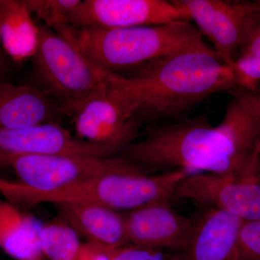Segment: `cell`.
<instances>
[{
    "mask_svg": "<svg viewBox=\"0 0 260 260\" xmlns=\"http://www.w3.org/2000/svg\"><path fill=\"white\" fill-rule=\"evenodd\" d=\"M9 60V57L5 54L0 42V82L7 81L6 77L9 74L10 70Z\"/></svg>",
    "mask_w": 260,
    "mask_h": 260,
    "instance_id": "obj_26",
    "label": "cell"
},
{
    "mask_svg": "<svg viewBox=\"0 0 260 260\" xmlns=\"http://www.w3.org/2000/svg\"><path fill=\"white\" fill-rule=\"evenodd\" d=\"M65 116V107L36 87L0 82V129L60 124Z\"/></svg>",
    "mask_w": 260,
    "mask_h": 260,
    "instance_id": "obj_14",
    "label": "cell"
},
{
    "mask_svg": "<svg viewBox=\"0 0 260 260\" xmlns=\"http://www.w3.org/2000/svg\"><path fill=\"white\" fill-rule=\"evenodd\" d=\"M119 158L112 170L76 185L47 194H37L27 189L23 206L79 203L129 212L155 202L171 203L178 199V186L191 174L184 169L149 173L127 159Z\"/></svg>",
    "mask_w": 260,
    "mask_h": 260,
    "instance_id": "obj_4",
    "label": "cell"
},
{
    "mask_svg": "<svg viewBox=\"0 0 260 260\" xmlns=\"http://www.w3.org/2000/svg\"><path fill=\"white\" fill-rule=\"evenodd\" d=\"M32 16L56 31L70 25V18L82 0H25Z\"/></svg>",
    "mask_w": 260,
    "mask_h": 260,
    "instance_id": "obj_19",
    "label": "cell"
},
{
    "mask_svg": "<svg viewBox=\"0 0 260 260\" xmlns=\"http://www.w3.org/2000/svg\"><path fill=\"white\" fill-rule=\"evenodd\" d=\"M40 244L47 260H77L83 243L74 229L58 217L43 223Z\"/></svg>",
    "mask_w": 260,
    "mask_h": 260,
    "instance_id": "obj_18",
    "label": "cell"
},
{
    "mask_svg": "<svg viewBox=\"0 0 260 260\" xmlns=\"http://www.w3.org/2000/svg\"><path fill=\"white\" fill-rule=\"evenodd\" d=\"M243 220L215 208H206L194 218L181 260H240L239 234Z\"/></svg>",
    "mask_w": 260,
    "mask_h": 260,
    "instance_id": "obj_13",
    "label": "cell"
},
{
    "mask_svg": "<svg viewBox=\"0 0 260 260\" xmlns=\"http://www.w3.org/2000/svg\"><path fill=\"white\" fill-rule=\"evenodd\" d=\"M58 35L106 73H122L160 56L206 44L189 21L123 28L69 26Z\"/></svg>",
    "mask_w": 260,
    "mask_h": 260,
    "instance_id": "obj_3",
    "label": "cell"
},
{
    "mask_svg": "<svg viewBox=\"0 0 260 260\" xmlns=\"http://www.w3.org/2000/svg\"><path fill=\"white\" fill-rule=\"evenodd\" d=\"M177 197L222 210L243 221L260 220V172L240 177L190 174L178 186Z\"/></svg>",
    "mask_w": 260,
    "mask_h": 260,
    "instance_id": "obj_8",
    "label": "cell"
},
{
    "mask_svg": "<svg viewBox=\"0 0 260 260\" xmlns=\"http://www.w3.org/2000/svg\"><path fill=\"white\" fill-rule=\"evenodd\" d=\"M177 21L189 20L172 0H84L70 23L78 28H123Z\"/></svg>",
    "mask_w": 260,
    "mask_h": 260,
    "instance_id": "obj_10",
    "label": "cell"
},
{
    "mask_svg": "<svg viewBox=\"0 0 260 260\" xmlns=\"http://www.w3.org/2000/svg\"><path fill=\"white\" fill-rule=\"evenodd\" d=\"M112 250L93 243H83L77 260H112Z\"/></svg>",
    "mask_w": 260,
    "mask_h": 260,
    "instance_id": "obj_24",
    "label": "cell"
},
{
    "mask_svg": "<svg viewBox=\"0 0 260 260\" xmlns=\"http://www.w3.org/2000/svg\"><path fill=\"white\" fill-rule=\"evenodd\" d=\"M119 156L112 158L70 155H25L8 164L20 184L31 192L47 194L90 180L112 170Z\"/></svg>",
    "mask_w": 260,
    "mask_h": 260,
    "instance_id": "obj_7",
    "label": "cell"
},
{
    "mask_svg": "<svg viewBox=\"0 0 260 260\" xmlns=\"http://www.w3.org/2000/svg\"><path fill=\"white\" fill-rule=\"evenodd\" d=\"M105 82L111 100L142 126L183 120L208 98L237 88L232 66L207 44L107 73Z\"/></svg>",
    "mask_w": 260,
    "mask_h": 260,
    "instance_id": "obj_2",
    "label": "cell"
},
{
    "mask_svg": "<svg viewBox=\"0 0 260 260\" xmlns=\"http://www.w3.org/2000/svg\"><path fill=\"white\" fill-rule=\"evenodd\" d=\"M246 91H247L248 93L250 94L251 96L254 98L256 102L260 103V83H258L257 85H256L255 88L252 89V90H246Z\"/></svg>",
    "mask_w": 260,
    "mask_h": 260,
    "instance_id": "obj_28",
    "label": "cell"
},
{
    "mask_svg": "<svg viewBox=\"0 0 260 260\" xmlns=\"http://www.w3.org/2000/svg\"><path fill=\"white\" fill-rule=\"evenodd\" d=\"M189 22L194 21L203 37L226 64L237 59L254 1L172 0Z\"/></svg>",
    "mask_w": 260,
    "mask_h": 260,
    "instance_id": "obj_9",
    "label": "cell"
},
{
    "mask_svg": "<svg viewBox=\"0 0 260 260\" xmlns=\"http://www.w3.org/2000/svg\"><path fill=\"white\" fill-rule=\"evenodd\" d=\"M40 34V26L25 0H0V42L10 60L19 63L32 59Z\"/></svg>",
    "mask_w": 260,
    "mask_h": 260,
    "instance_id": "obj_17",
    "label": "cell"
},
{
    "mask_svg": "<svg viewBox=\"0 0 260 260\" xmlns=\"http://www.w3.org/2000/svg\"><path fill=\"white\" fill-rule=\"evenodd\" d=\"M19 183L13 182L0 177V194H3L5 200H10L18 190Z\"/></svg>",
    "mask_w": 260,
    "mask_h": 260,
    "instance_id": "obj_25",
    "label": "cell"
},
{
    "mask_svg": "<svg viewBox=\"0 0 260 260\" xmlns=\"http://www.w3.org/2000/svg\"><path fill=\"white\" fill-rule=\"evenodd\" d=\"M128 242L162 250L182 251L194 218L177 213L171 203L155 202L125 213Z\"/></svg>",
    "mask_w": 260,
    "mask_h": 260,
    "instance_id": "obj_12",
    "label": "cell"
},
{
    "mask_svg": "<svg viewBox=\"0 0 260 260\" xmlns=\"http://www.w3.org/2000/svg\"><path fill=\"white\" fill-rule=\"evenodd\" d=\"M112 260H181L179 253L129 244L112 249Z\"/></svg>",
    "mask_w": 260,
    "mask_h": 260,
    "instance_id": "obj_20",
    "label": "cell"
},
{
    "mask_svg": "<svg viewBox=\"0 0 260 260\" xmlns=\"http://www.w3.org/2000/svg\"><path fill=\"white\" fill-rule=\"evenodd\" d=\"M239 249L240 260H260V220L242 221Z\"/></svg>",
    "mask_w": 260,
    "mask_h": 260,
    "instance_id": "obj_22",
    "label": "cell"
},
{
    "mask_svg": "<svg viewBox=\"0 0 260 260\" xmlns=\"http://www.w3.org/2000/svg\"><path fill=\"white\" fill-rule=\"evenodd\" d=\"M237 88L251 90L260 83V56L239 58L232 65Z\"/></svg>",
    "mask_w": 260,
    "mask_h": 260,
    "instance_id": "obj_23",
    "label": "cell"
},
{
    "mask_svg": "<svg viewBox=\"0 0 260 260\" xmlns=\"http://www.w3.org/2000/svg\"><path fill=\"white\" fill-rule=\"evenodd\" d=\"M39 47L32 58L29 85L60 104L67 112L105 78L74 44L45 25L40 26Z\"/></svg>",
    "mask_w": 260,
    "mask_h": 260,
    "instance_id": "obj_5",
    "label": "cell"
},
{
    "mask_svg": "<svg viewBox=\"0 0 260 260\" xmlns=\"http://www.w3.org/2000/svg\"><path fill=\"white\" fill-rule=\"evenodd\" d=\"M237 90H239V92H240V93L242 94L243 96L245 98L246 100L249 102V104H251V107L254 108V110H255V112H256V114H257L258 116H259V119H260V103L256 102L255 99H254L250 94L248 93L247 91H246V90H242V89H239L237 88Z\"/></svg>",
    "mask_w": 260,
    "mask_h": 260,
    "instance_id": "obj_27",
    "label": "cell"
},
{
    "mask_svg": "<svg viewBox=\"0 0 260 260\" xmlns=\"http://www.w3.org/2000/svg\"><path fill=\"white\" fill-rule=\"evenodd\" d=\"M117 145L90 143L74 136L59 124H44L18 129H0V166L8 167L25 155H70L112 158L119 156Z\"/></svg>",
    "mask_w": 260,
    "mask_h": 260,
    "instance_id": "obj_6",
    "label": "cell"
},
{
    "mask_svg": "<svg viewBox=\"0 0 260 260\" xmlns=\"http://www.w3.org/2000/svg\"><path fill=\"white\" fill-rule=\"evenodd\" d=\"M43 223L23 208L0 199V248L15 260H47L41 248Z\"/></svg>",
    "mask_w": 260,
    "mask_h": 260,
    "instance_id": "obj_16",
    "label": "cell"
},
{
    "mask_svg": "<svg viewBox=\"0 0 260 260\" xmlns=\"http://www.w3.org/2000/svg\"><path fill=\"white\" fill-rule=\"evenodd\" d=\"M256 56H260V0L254 1L236 60Z\"/></svg>",
    "mask_w": 260,
    "mask_h": 260,
    "instance_id": "obj_21",
    "label": "cell"
},
{
    "mask_svg": "<svg viewBox=\"0 0 260 260\" xmlns=\"http://www.w3.org/2000/svg\"><path fill=\"white\" fill-rule=\"evenodd\" d=\"M77 137L103 145L125 148L136 141L142 126L126 118L111 100L105 78L68 112Z\"/></svg>",
    "mask_w": 260,
    "mask_h": 260,
    "instance_id": "obj_11",
    "label": "cell"
},
{
    "mask_svg": "<svg viewBox=\"0 0 260 260\" xmlns=\"http://www.w3.org/2000/svg\"><path fill=\"white\" fill-rule=\"evenodd\" d=\"M53 205L58 217L87 242L112 249L129 244L125 213L89 203H61Z\"/></svg>",
    "mask_w": 260,
    "mask_h": 260,
    "instance_id": "obj_15",
    "label": "cell"
},
{
    "mask_svg": "<svg viewBox=\"0 0 260 260\" xmlns=\"http://www.w3.org/2000/svg\"><path fill=\"white\" fill-rule=\"evenodd\" d=\"M229 93L220 124L208 113L176 122L148 126L145 138L119 156L149 173L184 169L190 174L246 176L260 172V119L237 90Z\"/></svg>",
    "mask_w": 260,
    "mask_h": 260,
    "instance_id": "obj_1",
    "label": "cell"
}]
</instances>
